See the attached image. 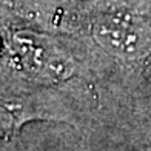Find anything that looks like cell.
Returning a JSON list of instances; mask_svg holds the SVG:
<instances>
[{
  "mask_svg": "<svg viewBox=\"0 0 151 151\" xmlns=\"http://www.w3.org/2000/svg\"><path fill=\"white\" fill-rule=\"evenodd\" d=\"M93 36L104 50L127 59L151 54V25L137 16L109 14L96 20Z\"/></svg>",
  "mask_w": 151,
  "mask_h": 151,
  "instance_id": "1",
  "label": "cell"
},
{
  "mask_svg": "<svg viewBox=\"0 0 151 151\" xmlns=\"http://www.w3.org/2000/svg\"><path fill=\"white\" fill-rule=\"evenodd\" d=\"M12 54L20 68L40 80H63L73 73V62L46 37L34 32H17L12 37Z\"/></svg>",
  "mask_w": 151,
  "mask_h": 151,
  "instance_id": "2",
  "label": "cell"
},
{
  "mask_svg": "<svg viewBox=\"0 0 151 151\" xmlns=\"http://www.w3.org/2000/svg\"><path fill=\"white\" fill-rule=\"evenodd\" d=\"M40 102L34 97L6 100L2 105V128L9 133L17 129L25 120L34 117L40 119H57V113L50 108H39Z\"/></svg>",
  "mask_w": 151,
  "mask_h": 151,
  "instance_id": "3",
  "label": "cell"
}]
</instances>
